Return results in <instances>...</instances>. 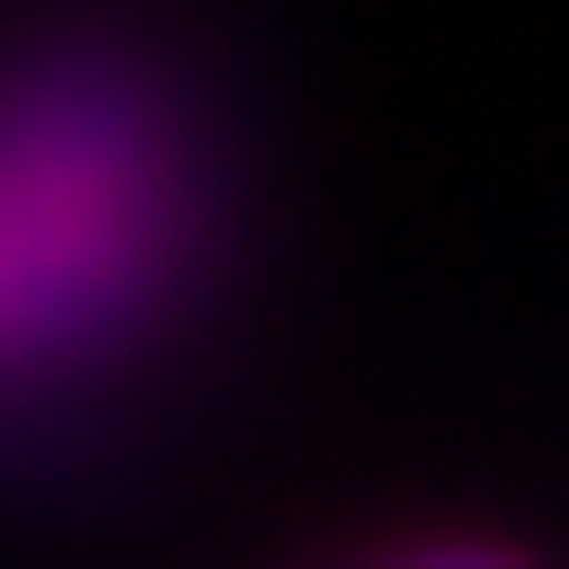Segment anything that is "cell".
<instances>
[{
	"instance_id": "obj_1",
	"label": "cell",
	"mask_w": 569,
	"mask_h": 569,
	"mask_svg": "<svg viewBox=\"0 0 569 569\" xmlns=\"http://www.w3.org/2000/svg\"><path fill=\"white\" fill-rule=\"evenodd\" d=\"M216 241V164L178 77L127 39L0 63V342L13 380H63L152 342Z\"/></svg>"
},
{
	"instance_id": "obj_2",
	"label": "cell",
	"mask_w": 569,
	"mask_h": 569,
	"mask_svg": "<svg viewBox=\"0 0 569 569\" xmlns=\"http://www.w3.org/2000/svg\"><path fill=\"white\" fill-rule=\"evenodd\" d=\"M342 569H531V557L481 545V531H443V545H380V557H342Z\"/></svg>"
},
{
	"instance_id": "obj_3",
	"label": "cell",
	"mask_w": 569,
	"mask_h": 569,
	"mask_svg": "<svg viewBox=\"0 0 569 569\" xmlns=\"http://www.w3.org/2000/svg\"><path fill=\"white\" fill-rule=\"evenodd\" d=\"M0 380H13V342H0Z\"/></svg>"
}]
</instances>
